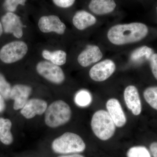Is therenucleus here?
Instances as JSON below:
<instances>
[{
	"label": "nucleus",
	"instance_id": "obj_1",
	"mask_svg": "<svg viewBox=\"0 0 157 157\" xmlns=\"http://www.w3.org/2000/svg\"><path fill=\"white\" fill-rule=\"evenodd\" d=\"M148 33V27L144 24L134 22L113 26L108 31L107 37L113 44L123 45L141 41Z\"/></svg>",
	"mask_w": 157,
	"mask_h": 157
},
{
	"label": "nucleus",
	"instance_id": "obj_2",
	"mask_svg": "<svg viewBox=\"0 0 157 157\" xmlns=\"http://www.w3.org/2000/svg\"><path fill=\"white\" fill-rule=\"evenodd\" d=\"M51 147L56 153L68 155L82 152L86 145L79 135L72 132H66L54 139Z\"/></svg>",
	"mask_w": 157,
	"mask_h": 157
},
{
	"label": "nucleus",
	"instance_id": "obj_3",
	"mask_svg": "<svg viewBox=\"0 0 157 157\" xmlns=\"http://www.w3.org/2000/svg\"><path fill=\"white\" fill-rule=\"evenodd\" d=\"M45 113V124L52 128L67 124L70 121L72 115L70 106L62 100L52 102L47 107Z\"/></svg>",
	"mask_w": 157,
	"mask_h": 157
},
{
	"label": "nucleus",
	"instance_id": "obj_4",
	"mask_svg": "<svg viewBox=\"0 0 157 157\" xmlns=\"http://www.w3.org/2000/svg\"><path fill=\"white\" fill-rule=\"evenodd\" d=\"M94 134L99 139L107 140L115 133V124L107 111L99 110L95 113L91 121Z\"/></svg>",
	"mask_w": 157,
	"mask_h": 157
},
{
	"label": "nucleus",
	"instance_id": "obj_5",
	"mask_svg": "<svg viewBox=\"0 0 157 157\" xmlns=\"http://www.w3.org/2000/svg\"><path fill=\"white\" fill-rule=\"evenodd\" d=\"M28 51L27 45L23 41L10 42L0 50V59L5 63H12L22 59Z\"/></svg>",
	"mask_w": 157,
	"mask_h": 157
},
{
	"label": "nucleus",
	"instance_id": "obj_6",
	"mask_svg": "<svg viewBox=\"0 0 157 157\" xmlns=\"http://www.w3.org/2000/svg\"><path fill=\"white\" fill-rule=\"evenodd\" d=\"M36 69L40 76L52 83L60 84L64 81L65 76L63 70L51 62L47 61L39 62Z\"/></svg>",
	"mask_w": 157,
	"mask_h": 157
},
{
	"label": "nucleus",
	"instance_id": "obj_7",
	"mask_svg": "<svg viewBox=\"0 0 157 157\" xmlns=\"http://www.w3.org/2000/svg\"><path fill=\"white\" fill-rule=\"evenodd\" d=\"M116 70L114 62L110 59H106L98 63L90 70V77L97 82L105 81L113 74Z\"/></svg>",
	"mask_w": 157,
	"mask_h": 157
},
{
	"label": "nucleus",
	"instance_id": "obj_8",
	"mask_svg": "<svg viewBox=\"0 0 157 157\" xmlns=\"http://www.w3.org/2000/svg\"><path fill=\"white\" fill-rule=\"evenodd\" d=\"M3 29L6 33H11L16 38H21L23 35V25L20 17L13 12H9L1 19Z\"/></svg>",
	"mask_w": 157,
	"mask_h": 157
},
{
	"label": "nucleus",
	"instance_id": "obj_9",
	"mask_svg": "<svg viewBox=\"0 0 157 157\" xmlns=\"http://www.w3.org/2000/svg\"><path fill=\"white\" fill-rule=\"evenodd\" d=\"M39 29L43 33L52 32L63 35L66 26L58 16L54 15L44 16L40 17L38 22Z\"/></svg>",
	"mask_w": 157,
	"mask_h": 157
},
{
	"label": "nucleus",
	"instance_id": "obj_10",
	"mask_svg": "<svg viewBox=\"0 0 157 157\" xmlns=\"http://www.w3.org/2000/svg\"><path fill=\"white\" fill-rule=\"evenodd\" d=\"M32 92L31 86L26 85L17 84L12 87L10 98L14 101L13 108L14 110H19L24 107Z\"/></svg>",
	"mask_w": 157,
	"mask_h": 157
},
{
	"label": "nucleus",
	"instance_id": "obj_11",
	"mask_svg": "<svg viewBox=\"0 0 157 157\" xmlns=\"http://www.w3.org/2000/svg\"><path fill=\"white\" fill-rule=\"evenodd\" d=\"M48 107L46 101L39 98H32L29 100L21 110V115L27 119H30L36 115L45 113Z\"/></svg>",
	"mask_w": 157,
	"mask_h": 157
},
{
	"label": "nucleus",
	"instance_id": "obj_12",
	"mask_svg": "<svg viewBox=\"0 0 157 157\" xmlns=\"http://www.w3.org/2000/svg\"><path fill=\"white\" fill-rule=\"evenodd\" d=\"M124 99L127 107L135 115H138L141 112V101L137 88L134 86H127L124 92Z\"/></svg>",
	"mask_w": 157,
	"mask_h": 157
},
{
	"label": "nucleus",
	"instance_id": "obj_13",
	"mask_svg": "<svg viewBox=\"0 0 157 157\" xmlns=\"http://www.w3.org/2000/svg\"><path fill=\"white\" fill-rule=\"evenodd\" d=\"M103 57V54L97 45H88L78 56V62L82 67H86L97 63Z\"/></svg>",
	"mask_w": 157,
	"mask_h": 157
},
{
	"label": "nucleus",
	"instance_id": "obj_14",
	"mask_svg": "<svg viewBox=\"0 0 157 157\" xmlns=\"http://www.w3.org/2000/svg\"><path fill=\"white\" fill-rule=\"evenodd\" d=\"M106 107L109 115L117 127L124 126L126 123L127 119L119 101L115 98L107 101Z\"/></svg>",
	"mask_w": 157,
	"mask_h": 157
},
{
	"label": "nucleus",
	"instance_id": "obj_15",
	"mask_svg": "<svg viewBox=\"0 0 157 157\" xmlns=\"http://www.w3.org/2000/svg\"><path fill=\"white\" fill-rule=\"evenodd\" d=\"M116 4L114 0H91L89 8L97 15H104L114 11Z\"/></svg>",
	"mask_w": 157,
	"mask_h": 157
},
{
	"label": "nucleus",
	"instance_id": "obj_16",
	"mask_svg": "<svg viewBox=\"0 0 157 157\" xmlns=\"http://www.w3.org/2000/svg\"><path fill=\"white\" fill-rule=\"evenodd\" d=\"M96 22V17L89 12L84 10L76 12L73 18V25L80 30L94 25Z\"/></svg>",
	"mask_w": 157,
	"mask_h": 157
},
{
	"label": "nucleus",
	"instance_id": "obj_17",
	"mask_svg": "<svg viewBox=\"0 0 157 157\" xmlns=\"http://www.w3.org/2000/svg\"><path fill=\"white\" fill-rule=\"evenodd\" d=\"M12 123L9 119L0 118V141L6 145L13 142V135L11 132Z\"/></svg>",
	"mask_w": 157,
	"mask_h": 157
},
{
	"label": "nucleus",
	"instance_id": "obj_18",
	"mask_svg": "<svg viewBox=\"0 0 157 157\" xmlns=\"http://www.w3.org/2000/svg\"><path fill=\"white\" fill-rule=\"evenodd\" d=\"M42 56L44 59L59 66L65 64L67 61V53L61 50L54 52L44 50L42 52Z\"/></svg>",
	"mask_w": 157,
	"mask_h": 157
},
{
	"label": "nucleus",
	"instance_id": "obj_19",
	"mask_svg": "<svg viewBox=\"0 0 157 157\" xmlns=\"http://www.w3.org/2000/svg\"><path fill=\"white\" fill-rule=\"evenodd\" d=\"M154 53L151 48L144 45L137 48L133 52L131 59L134 63H140L145 61L149 60Z\"/></svg>",
	"mask_w": 157,
	"mask_h": 157
},
{
	"label": "nucleus",
	"instance_id": "obj_20",
	"mask_svg": "<svg viewBox=\"0 0 157 157\" xmlns=\"http://www.w3.org/2000/svg\"><path fill=\"white\" fill-rule=\"evenodd\" d=\"M144 97L146 102L157 110V86L147 88L144 92Z\"/></svg>",
	"mask_w": 157,
	"mask_h": 157
},
{
	"label": "nucleus",
	"instance_id": "obj_21",
	"mask_svg": "<svg viewBox=\"0 0 157 157\" xmlns=\"http://www.w3.org/2000/svg\"><path fill=\"white\" fill-rule=\"evenodd\" d=\"M91 101L92 97L90 94L85 90L79 91L75 96V103L79 107H86L90 104Z\"/></svg>",
	"mask_w": 157,
	"mask_h": 157
},
{
	"label": "nucleus",
	"instance_id": "obj_22",
	"mask_svg": "<svg viewBox=\"0 0 157 157\" xmlns=\"http://www.w3.org/2000/svg\"><path fill=\"white\" fill-rule=\"evenodd\" d=\"M127 157H151L148 150L144 146H135L129 149Z\"/></svg>",
	"mask_w": 157,
	"mask_h": 157
},
{
	"label": "nucleus",
	"instance_id": "obj_23",
	"mask_svg": "<svg viewBox=\"0 0 157 157\" xmlns=\"http://www.w3.org/2000/svg\"><path fill=\"white\" fill-rule=\"evenodd\" d=\"M11 89V85L6 80L5 76L0 73V94L4 99L6 100L10 99Z\"/></svg>",
	"mask_w": 157,
	"mask_h": 157
},
{
	"label": "nucleus",
	"instance_id": "obj_24",
	"mask_svg": "<svg viewBox=\"0 0 157 157\" xmlns=\"http://www.w3.org/2000/svg\"><path fill=\"white\" fill-rule=\"evenodd\" d=\"M26 1V0H5L4 7L9 12H14L19 5L25 6Z\"/></svg>",
	"mask_w": 157,
	"mask_h": 157
},
{
	"label": "nucleus",
	"instance_id": "obj_25",
	"mask_svg": "<svg viewBox=\"0 0 157 157\" xmlns=\"http://www.w3.org/2000/svg\"><path fill=\"white\" fill-rule=\"evenodd\" d=\"M76 0H52L55 5L61 8H68L71 7Z\"/></svg>",
	"mask_w": 157,
	"mask_h": 157
},
{
	"label": "nucleus",
	"instance_id": "obj_26",
	"mask_svg": "<svg viewBox=\"0 0 157 157\" xmlns=\"http://www.w3.org/2000/svg\"><path fill=\"white\" fill-rule=\"evenodd\" d=\"M152 73L157 80V53H154L149 60Z\"/></svg>",
	"mask_w": 157,
	"mask_h": 157
},
{
	"label": "nucleus",
	"instance_id": "obj_27",
	"mask_svg": "<svg viewBox=\"0 0 157 157\" xmlns=\"http://www.w3.org/2000/svg\"><path fill=\"white\" fill-rule=\"evenodd\" d=\"M150 150L153 157H157V142H154L150 144Z\"/></svg>",
	"mask_w": 157,
	"mask_h": 157
},
{
	"label": "nucleus",
	"instance_id": "obj_28",
	"mask_svg": "<svg viewBox=\"0 0 157 157\" xmlns=\"http://www.w3.org/2000/svg\"><path fill=\"white\" fill-rule=\"evenodd\" d=\"M4 99L2 96L0 94V113L2 112L6 109V103Z\"/></svg>",
	"mask_w": 157,
	"mask_h": 157
},
{
	"label": "nucleus",
	"instance_id": "obj_29",
	"mask_svg": "<svg viewBox=\"0 0 157 157\" xmlns=\"http://www.w3.org/2000/svg\"><path fill=\"white\" fill-rule=\"evenodd\" d=\"M58 157H85L82 155L78 154L77 153L71 154L70 155H63L59 156Z\"/></svg>",
	"mask_w": 157,
	"mask_h": 157
},
{
	"label": "nucleus",
	"instance_id": "obj_30",
	"mask_svg": "<svg viewBox=\"0 0 157 157\" xmlns=\"http://www.w3.org/2000/svg\"><path fill=\"white\" fill-rule=\"evenodd\" d=\"M3 31L2 26V23L0 21V37L2 36Z\"/></svg>",
	"mask_w": 157,
	"mask_h": 157
},
{
	"label": "nucleus",
	"instance_id": "obj_31",
	"mask_svg": "<svg viewBox=\"0 0 157 157\" xmlns=\"http://www.w3.org/2000/svg\"><path fill=\"white\" fill-rule=\"evenodd\" d=\"M156 13L157 14V6H156Z\"/></svg>",
	"mask_w": 157,
	"mask_h": 157
}]
</instances>
